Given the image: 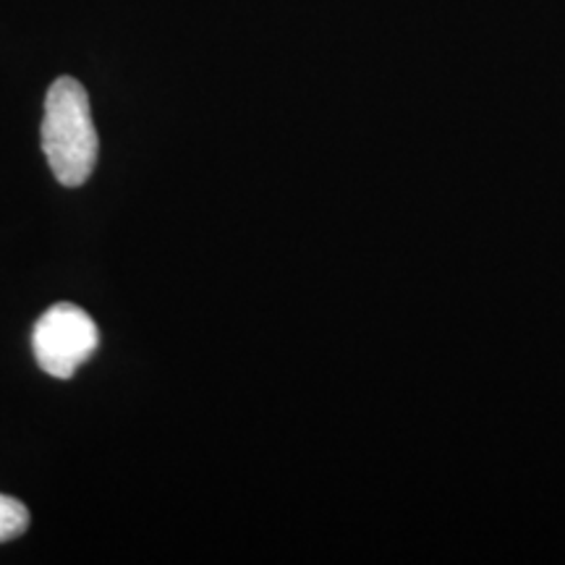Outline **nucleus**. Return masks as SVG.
<instances>
[{
    "instance_id": "f257e3e1",
    "label": "nucleus",
    "mask_w": 565,
    "mask_h": 565,
    "mask_svg": "<svg viewBox=\"0 0 565 565\" xmlns=\"http://www.w3.org/2000/svg\"><path fill=\"white\" fill-rule=\"evenodd\" d=\"M42 147L53 175L63 186H82L95 171L100 139L92 121L89 95L82 82L61 76L45 97V121H42Z\"/></svg>"
},
{
    "instance_id": "f03ea898",
    "label": "nucleus",
    "mask_w": 565,
    "mask_h": 565,
    "mask_svg": "<svg viewBox=\"0 0 565 565\" xmlns=\"http://www.w3.org/2000/svg\"><path fill=\"white\" fill-rule=\"evenodd\" d=\"M100 345V330L82 307L58 301L40 317L32 333V349L40 370L51 377L68 380Z\"/></svg>"
},
{
    "instance_id": "7ed1b4c3",
    "label": "nucleus",
    "mask_w": 565,
    "mask_h": 565,
    "mask_svg": "<svg viewBox=\"0 0 565 565\" xmlns=\"http://www.w3.org/2000/svg\"><path fill=\"white\" fill-rule=\"evenodd\" d=\"M30 511L26 505L9 494H0V542H11L26 532Z\"/></svg>"
}]
</instances>
